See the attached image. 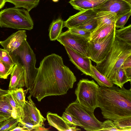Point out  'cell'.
I'll list each match as a JSON object with an SVG mask.
<instances>
[{"label":"cell","instance_id":"1","mask_svg":"<svg viewBox=\"0 0 131 131\" xmlns=\"http://www.w3.org/2000/svg\"><path fill=\"white\" fill-rule=\"evenodd\" d=\"M76 81L73 73L64 64L61 57L52 53L40 62L29 92L40 102L46 97L66 94Z\"/></svg>","mask_w":131,"mask_h":131},{"label":"cell","instance_id":"2","mask_svg":"<svg viewBox=\"0 0 131 131\" xmlns=\"http://www.w3.org/2000/svg\"><path fill=\"white\" fill-rule=\"evenodd\" d=\"M98 107L103 118L112 121L131 117V89L123 86L120 88L99 87Z\"/></svg>","mask_w":131,"mask_h":131},{"label":"cell","instance_id":"3","mask_svg":"<svg viewBox=\"0 0 131 131\" xmlns=\"http://www.w3.org/2000/svg\"><path fill=\"white\" fill-rule=\"evenodd\" d=\"M131 55V45L115 37L111 50L105 59L96 63V69L113 82L116 72L126 58Z\"/></svg>","mask_w":131,"mask_h":131},{"label":"cell","instance_id":"4","mask_svg":"<svg viewBox=\"0 0 131 131\" xmlns=\"http://www.w3.org/2000/svg\"><path fill=\"white\" fill-rule=\"evenodd\" d=\"M10 53L15 64L19 63L23 66L25 86L29 90L38 71V68L35 66V54L27 40H24L19 47Z\"/></svg>","mask_w":131,"mask_h":131},{"label":"cell","instance_id":"5","mask_svg":"<svg viewBox=\"0 0 131 131\" xmlns=\"http://www.w3.org/2000/svg\"><path fill=\"white\" fill-rule=\"evenodd\" d=\"M0 27L30 30L33 28L34 23L29 12L15 7L0 11Z\"/></svg>","mask_w":131,"mask_h":131},{"label":"cell","instance_id":"6","mask_svg":"<svg viewBox=\"0 0 131 131\" xmlns=\"http://www.w3.org/2000/svg\"><path fill=\"white\" fill-rule=\"evenodd\" d=\"M99 89V86L93 80H80L75 91L77 97L75 101L94 112L98 107Z\"/></svg>","mask_w":131,"mask_h":131},{"label":"cell","instance_id":"7","mask_svg":"<svg viewBox=\"0 0 131 131\" xmlns=\"http://www.w3.org/2000/svg\"><path fill=\"white\" fill-rule=\"evenodd\" d=\"M65 112L69 114L82 125L87 131H100L102 122L98 120L93 112L75 101L69 104Z\"/></svg>","mask_w":131,"mask_h":131},{"label":"cell","instance_id":"8","mask_svg":"<svg viewBox=\"0 0 131 131\" xmlns=\"http://www.w3.org/2000/svg\"><path fill=\"white\" fill-rule=\"evenodd\" d=\"M30 95L23 106V116L20 118L18 125L23 127L28 131L33 130L37 127H44L46 120L36 107Z\"/></svg>","mask_w":131,"mask_h":131},{"label":"cell","instance_id":"9","mask_svg":"<svg viewBox=\"0 0 131 131\" xmlns=\"http://www.w3.org/2000/svg\"><path fill=\"white\" fill-rule=\"evenodd\" d=\"M115 29L102 39L96 41L89 40L88 41L89 58L96 63L103 60L110 51L115 38Z\"/></svg>","mask_w":131,"mask_h":131},{"label":"cell","instance_id":"10","mask_svg":"<svg viewBox=\"0 0 131 131\" xmlns=\"http://www.w3.org/2000/svg\"><path fill=\"white\" fill-rule=\"evenodd\" d=\"M57 40L64 47L89 57L88 45L89 39L73 34L67 30L61 33Z\"/></svg>","mask_w":131,"mask_h":131},{"label":"cell","instance_id":"11","mask_svg":"<svg viewBox=\"0 0 131 131\" xmlns=\"http://www.w3.org/2000/svg\"><path fill=\"white\" fill-rule=\"evenodd\" d=\"M93 9L96 13L110 12L115 13L117 19L131 10V5L122 0H107Z\"/></svg>","mask_w":131,"mask_h":131},{"label":"cell","instance_id":"12","mask_svg":"<svg viewBox=\"0 0 131 131\" xmlns=\"http://www.w3.org/2000/svg\"><path fill=\"white\" fill-rule=\"evenodd\" d=\"M64 47L71 62L84 74L91 77L93 72L90 59L69 48Z\"/></svg>","mask_w":131,"mask_h":131},{"label":"cell","instance_id":"13","mask_svg":"<svg viewBox=\"0 0 131 131\" xmlns=\"http://www.w3.org/2000/svg\"><path fill=\"white\" fill-rule=\"evenodd\" d=\"M26 31L20 30L12 34L6 40L0 41L4 49L10 53L19 47L24 40H27Z\"/></svg>","mask_w":131,"mask_h":131},{"label":"cell","instance_id":"14","mask_svg":"<svg viewBox=\"0 0 131 131\" xmlns=\"http://www.w3.org/2000/svg\"><path fill=\"white\" fill-rule=\"evenodd\" d=\"M97 13L93 9L80 11L72 16H70L64 21L63 27L68 29L77 27L85 21L95 18Z\"/></svg>","mask_w":131,"mask_h":131},{"label":"cell","instance_id":"15","mask_svg":"<svg viewBox=\"0 0 131 131\" xmlns=\"http://www.w3.org/2000/svg\"><path fill=\"white\" fill-rule=\"evenodd\" d=\"M8 90H13L25 86L24 68L23 66L16 63L13 67L10 74Z\"/></svg>","mask_w":131,"mask_h":131},{"label":"cell","instance_id":"16","mask_svg":"<svg viewBox=\"0 0 131 131\" xmlns=\"http://www.w3.org/2000/svg\"><path fill=\"white\" fill-rule=\"evenodd\" d=\"M47 118L49 124L60 131H76L81 129L72 126L66 120L57 114L48 112Z\"/></svg>","mask_w":131,"mask_h":131},{"label":"cell","instance_id":"17","mask_svg":"<svg viewBox=\"0 0 131 131\" xmlns=\"http://www.w3.org/2000/svg\"><path fill=\"white\" fill-rule=\"evenodd\" d=\"M106 0H70L69 2L74 9L81 11L93 9Z\"/></svg>","mask_w":131,"mask_h":131},{"label":"cell","instance_id":"18","mask_svg":"<svg viewBox=\"0 0 131 131\" xmlns=\"http://www.w3.org/2000/svg\"><path fill=\"white\" fill-rule=\"evenodd\" d=\"M116 29L114 24L105 25L96 28L91 33L89 40L96 41L107 36Z\"/></svg>","mask_w":131,"mask_h":131},{"label":"cell","instance_id":"19","mask_svg":"<svg viewBox=\"0 0 131 131\" xmlns=\"http://www.w3.org/2000/svg\"><path fill=\"white\" fill-rule=\"evenodd\" d=\"M95 18L97 20L98 24L96 28L105 25H115L117 19L116 14L110 12L97 13Z\"/></svg>","mask_w":131,"mask_h":131},{"label":"cell","instance_id":"20","mask_svg":"<svg viewBox=\"0 0 131 131\" xmlns=\"http://www.w3.org/2000/svg\"><path fill=\"white\" fill-rule=\"evenodd\" d=\"M8 90V93L4 95L12 108L11 116L15 118H20L23 115V107L17 102L10 91Z\"/></svg>","mask_w":131,"mask_h":131},{"label":"cell","instance_id":"21","mask_svg":"<svg viewBox=\"0 0 131 131\" xmlns=\"http://www.w3.org/2000/svg\"><path fill=\"white\" fill-rule=\"evenodd\" d=\"M64 21L59 18L53 21L51 23L49 29V36L51 41L56 40L61 33Z\"/></svg>","mask_w":131,"mask_h":131},{"label":"cell","instance_id":"22","mask_svg":"<svg viewBox=\"0 0 131 131\" xmlns=\"http://www.w3.org/2000/svg\"><path fill=\"white\" fill-rule=\"evenodd\" d=\"M93 74L91 77L93 78L101 87H111L114 85L112 81L107 79L100 73L96 68L95 66L92 64Z\"/></svg>","mask_w":131,"mask_h":131},{"label":"cell","instance_id":"23","mask_svg":"<svg viewBox=\"0 0 131 131\" xmlns=\"http://www.w3.org/2000/svg\"><path fill=\"white\" fill-rule=\"evenodd\" d=\"M39 1L40 0H6V2L13 4L16 7L25 8L29 12L37 6Z\"/></svg>","mask_w":131,"mask_h":131},{"label":"cell","instance_id":"24","mask_svg":"<svg viewBox=\"0 0 131 131\" xmlns=\"http://www.w3.org/2000/svg\"><path fill=\"white\" fill-rule=\"evenodd\" d=\"M115 37L131 45V24L115 29Z\"/></svg>","mask_w":131,"mask_h":131},{"label":"cell","instance_id":"25","mask_svg":"<svg viewBox=\"0 0 131 131\" xmlns=\"http://www.w3.org/2000/svg\"><path fill=\"white\" fill-rule=\"evenodd\" d=\"M113 121L116 127L119 131H131V117L116 119Z\"/></svg>","mask_w":131,"mask_h":131},{"label":"cell","instance_id":"26","mask_svg":"<svg viewBox=\"0 0 131 131\" xmlns=\"http://www.w3.org/2000/svg\"><path fill=\"white\" fill-rule=\"evenodd\" d=\"M129 81L126 74L122 65L116 72L115 80L113 83L120 88H122L125 83Z\"/></svg>","mask_w":131,"mask_h":131},{"label":"cell","instance_id":"27","mask_svg":"<svg viewBox=\"0 0 131 131\" xmlns=\"http://www.w3.org/2000/svg\"><path fill=\"white\" fill-rule=\"evenodd\" d=\"M20 118L10 116L0 125V131H11L18 125Z\"/></svg>","mask_w":131,"mask_h":131},{"label":"cell","instance_id":"28","mask_svg":"<svg viewBox=\"0 0 131 131\" xmlns=\"http://www.w3.org/2000/svg\"><path fill=\"white\" fill-rule=\"evenodd\" d=\"M12 108L4 95H0V114L7 117L11 116Z\"/></svg>","mask_w":131,"mask_h":131},{"label":"cell","instance_id":"29","mask_svg":"<svg viewBox=\"0 0 131 131\" xmlns=\"http://www.w3.org/2000/svg\"><path fill=\"white\" fill-rule=\"evenodd\" d=\"M17 102L22 107L26 101L25 99L26 91H24L22 88H16L13 90H10Z\"/></svg>","mask_w":131,"mask_h":131},{"label":"cell","instance_id":"30","mask_svg":"<svg viewBox=\"0 0 131 131\" xmlns=\"http://www.w3.org/2000/svg\"><path fill=\"white\" fill-rule=\"evenodd\" d=\"M97 20L94 18L85 21L75 28L90 31L91 33L97 27Z\"/></svg>","mask_w":131,"mask_h":131},{"label":"cell","instance_id":"31","mask_svg":"<svg viewBox=\"0 0 131 131\" xmlns=\"http://www.w3.org/2000/svg\"><path fill=\"white\" fill-rule=\"evenodd\" d=\"M0 59L4 62L10 66L15 64L10 53L6 50L0 48Z\"/></svg>","mask_w":131,"mask_h":131},{"label":"cell","instance_id":"32","mask_svg":"<svg viewBox=\"0 0 131 131\" xmlns=\"http://www.w3.org/2000/svg\"><path fill=\"white\" fill-rule=\"evenodd\" d=\"M13 67L5 63L0 59V79H7Z\"/></svg>","mask_w":131,"mask_h":131},{"label":"cell","instance_id":"33","mask_svg":"<svg viewBox=\"0 0 131 131\" xmlns=\"http://www.w3.org/2000/svg\"><path fill=\"white\" fill-rule=\"evenodd\" d=\"M68 30L72 34L89 39L91 34L90 31L75 27L68 29Z\"/></svg>","mask_w":131,"mask_h":131},{"label":"cell","instance_id":"34","mask_svg":"<svg viewBox=\"0 0 131 131\" xmlns=\"http://www.w3.org/2000/svg\"><path fill=\"white\" fill-rule=\"evenodd\" d=\"M131 14V10L118 18L115 23V28H121L124 27Z\"/></svg>","mask_w":131,"mask_h":131},{"label":"cell","instance_id":"35","mask_svg":"<svg viewBox=\"0 0 131 131\" xmlns=\"http://www.w3.org/2000/svg\"><path fill=\"white\" fill-rule=\"evenodd\" d=\"M100 131H119V130L116 127L113 121L108 119L102 122V128Z\"/></svg>","mask_w":131,"mask_h":131},{"label":"cell","instance_id":"36","mask_svg":"<svg viewBox=\"0 0 131 131\" xmlns=\"http://www.w3.org/2000/svg\"><path fill=\"white\" fill-rule=\"evenodd\" d=\"M62 117L72 126L75 127L79 126L82 128V125L79 123L69 114L64 112Z\"/></svg>","mask_w":131,"mask_h":131},{"label":"cell","instance_id":"37","mask_svg":"<svg viewBox=\"0 0 131 131\" xmlns=\"http://www.w3.org/2000/svg\"><path fill=\"white\" fill-rule=\"evenodd\" d=\"M123 65L124 69L131 68V55L129 56L125 60Z\"/></svg>","mask_w":131,"mask_h":131},{"label":"cell","instance_id":"38","mask_svg":"<svg viewBox=\"0 0 131 131\" xmlns=\"http://www.w3.org/2000/svg\"><path fill=\"white\" fill-rule=\"evenodd\" d=\"M11 131H28V130L23 127L18 126Z\"/></svg>","mask_w":131,"mask_h":131},{"label":"cell","instance_id":"39","mask_svg":"<svg viewBox=\"0 0 131 131\" xmlns=\"http://www.w3.org/2000/svg\"><path fill=\"white\" fill-rule=\"evenodd\" d=\"M8 118L4 115L0 114V125L5 120Z\"/></svg>","mask_w":131,"mask_h":131},{"label":"cell","instance_id":"40","mask_svg":"<svg viewBox=\"0 0 131 131\" xmlns=\"http://www.w3.org/2000/svg\"><path fill=\"white\" fill-rule=\"evenodd\" d=\"M48 129L45 128L44 127H38L34 130V131H48Z\"/></svg>","mask_w":131,"mask_h":131},{"label":"cell","instance_id":"41","mask_svg":"<svg viewBox=\"0 0 131 131\" xmlns=\"http://www.w3.org/2000/svg\"><path fill=\"white\" fill-rule=\"evenodd\" d=\"M8 90H4L0 88V95H4L8 93Z\"/></svg>","mask_w":131,"mask_h":131},{"label":"cell","instance_id":"42","mask_svg":"<svg viewBox=\"0 0 131 131\" xmlns=\"http://www.w3.org/2000/svg\"><path fill=\"white\" fill-rule=\"evenodd\" d=\"M6 2V0H0V9L4 6Z\"/></svg>","mask_w":131,"mask_h":131},{"label":"cell","instance_id":"43","mask_svg":"<svg viewBox=\"0 0 131 131\" xmlns=\"http://www.w3.org/2000/svg\"><path fill=\"white\" fill-rule=\"evenodd\" d=\"M131 5V0H122Z\"/></svg>","mask_w":131,"mask_h":131},{"label":"cell","instance_id":"44","mask_svg":"<svg viewBox=\"0 0 131 131\" xmlns=\"http://www.w3.org/2000/svg\"><path fill=\"white\" fill-rule=\"evenodd\" d=\"M52 1L54 2H57L59 0H52Z\"/></svg>","mask_w":131,"mask_h":131},{"label":"cell","instance_id":"45","mask_svg":"<svg viewBox=\"0 0 131 131\" xmlns=\"http://www.w3.org/2000/svg\"><path fill=\"white\" fill-rule=\"evenodd\" d=\"M92 1H98V0H91Z\"/></svg>","mask_w":131,"mask_h":131}]
</instances>
